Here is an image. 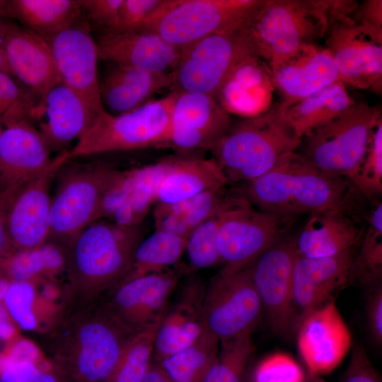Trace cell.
<instances>
[{"mask_svg":"<svg viewBox=\"0 0 382 382\" xmlns=\"http://www.w3.org/2000/svg\"><path fill=\"white\" fill-rule=\"evenodd\" d=\"M51 362L70 382H109L128 342L137 333L99 299L64 305L45 332Z\"/></svg>","mask_w":382,"mask_h":382,"instance_id":"1","label":"cell"},{"mask_svg":"<svg viewBox=\"0 0 382 382\" xmlns=\"http://www.w3.org/2000/svg\"><path fill=\"white\" fill-rule=\"evenodd\" d=\"M142 240L140 225L127 227L102 219L83 229L66 247L65 305L92 303L115 286Z\"/></svg>","mask_w":382,"mask_h":382,"instance_id":"2","label":"cell"},{"mask_svg":"<svg viewBox=\"0 0 382 382\" xmlns=\"http://www.w3.org/2000/svg\"><path fill=\"white\" fill-rule=\"evenodd\" d=\"M348 180L327 175L296 151L289 152L268 172L247 182L245 198L262 211L291 216L349 209Z\"/></svg>","mask_w":382,"mask_h":382,"instance_id":"3","label":"cell"},{"mask_svg":"<svg viewBox=\"0 0 382 382\" xmlns=\"http://www.w3.org/2000/svg\"><path fill=\"white\" fill-rule=\"evenodd\" d=\"M301 141L277 105L231 126L212 151L228 183H247L296 151Z\"/></svg>","mask_w":382,"mask_h":382,"instance_id":"4","label":"cell"},{"mask_svg":"<svg viewBox=\"0 0 382 382\" xmlns=\"http://www.w3.org/2000/svg\"><path fill=\"white\" fill-rule=\"evenodd\" d=\"M335 0H265L248 23L260 57L277 62L318 44L328 32Z\"/></svg>","mask_w":382,"mask_h":382,"instance_id":"5","label":"cell"},{"mask_svg":"<svg viewBox=\"0 0 382 382\" xmlns=\"http://www.w3.org/2000/svg\"><path fill=\"white\" fill-rule=\"evenodd\" d=\"M175 93L148 101L119 115L100 114L67 151V161L113 151L141 149L167 144Z\"/></svg>","mask_w":382,"mask_h":382,"instance_id":"6","label":"cell"},{"mask_svg":"<svg viewBox=\"0 0 382 382\" xmlns=\"http://www.w3.org/2000/svg\"><path fill=\"white\" fill-rule=\"evenodd\" d=\"M381 118L378 108L356 102L339 117L303 136L296 152L321 173L351 181Z\"/></svg>","mask_w":382,"mask_h":382,"instance_id":"7","label":"cell"},{"mask_svg":"<svg viewBox=\"0 0 382 382\" xmlns=\"http://www.w3.org/2000/svg\"><path fill=\"white\" fill-rule=\"evenodd\" d=\"M66 162L57 173L47 238L64 247L96 221L103 195L122 171L103 163Z\"/></svg>","mask_w":382,"mask_h":382,"instance_id":"8","label":"cell"},{"mask_svg":"<svg viewBox=\"0 0 382 382\" xmlns=\"http://www.w3.org/2000/svg\"><path fill=\"white\" fill-rule=\"evenodd\" d=\"M265 0H163L137 31L182 47L246 23Z\"/></svg>","mask_w":382,"mask_h":382,"instance_id":"9","label":"cell"},{"mask_svg":"<svg viewBox=\"0 0 382 382\" xmlns=\"http://www.w3.org/2000/svg\"><path fill=\"white\" fill-rule=\"evenodd\" d=\"M248 21L180 47L178 62L171 72L173 91L215 96L242 59L250 55L260 57Z\"/></svg>","mask_w":382,"mask_h":382,"instance_id":"10","label":"cell"},{"mask_svg":"<svg viewBox=\"0 0 382 382\" xmlns=\"http://www.w3.org/2000/svg\"><path fill=\"white\" fill-rule=\"evenodd\" d=\"M351 12L344 7L332 9L324 47L341 82L381 93L382 30L354 21Z\"/></svg>","mask_w":382,"mask_h":382,"instance_id":"11","label":"cell"},{"mask_svg":"<svg viewBox=\"0 0 382 382\" xmlns=\"http://www.w3.org/2000/svg\"><path fill=\"white\" fill-rule=\"evenodd\" d=\"M291 215L253 209L245 197L218 214L217 246L221 270L235 272L255 260L280 240Z\"/></svg>","mask_w":382,"mask_h":382,"instance_id":"12","label":"cell"},{"mask_svg":"<svg viewBox=\"0 0 382 382\" xmlns=\"http://www.w3.org/2000/svg\"><path fill=\"white\" fill-rule=\"evenodd\" d=\"M202 309L207 331L219 342L251 333L263 311L249 265L221 270L204 288Z\"/></svg>","mask_w":382,"mask_h":382,"instance_id":"13","label":"cell"},{"mask_svg":"<svg viewBox=\"0 0 382 382\" xmlns=\"http://www.w3.org/2000/svg\"><path fill=\"white\" fill-rule=\"evenodd\" d=\"M67 151L42 174L21 187L0 192V214L14 250L35 248L47 241L50 189Z\"/></svg>","mask_w":382,"mask_h":382,"instance_id":"14","label":"cell"},{"mask_svg":"<svg viewBox=\"0 0 382 382\" xmlns=\"http://www.w3.org/2000/svg\"><path fill=\"white\" fill-rule=\"evenodd\" d=\"M183 274V268L175 267L135 277L100 299L123 325L139 332L159 324Z\"/></svg>","mask_w":382,"mask_h":382,"instance_id":"15","label":"cell"},{"mask_svg":"<svg viewBox=\"0 0 382 382\" xmlns=\"http://www.w3.org/2000/svg\"><path fill=\"white\" fill-rule=\"evenodd\" d=\"M82 14L47 42L62 82L81 98L95 120L105 110L99 91V57L88 21Z\"/></svg>","mask_w":382,"mask_h":382,"instance_id":"16","label":"cell"},{"mask_svg":"<svg viewBox=\"0 0 382 382\" xmlns=\"http://www.w3.org/2000/svg\"><path fill=\"white\" fill-rule=\"evenodd\" d=\"M24 112L3 119L0 137V192L14 189L34 180L58 161L40 131L23 117Z\"/></svg>","mask_w":382,"mask_h":382,"instance_id":"17","label":"cell"},{"mask_svg":"<svg viewBox=\"0 0 382 382\" xmlns=\"http://www.w3.org/2000/svg\"><path fill=\"white\" fill-rule=\"evenodd\" d=\"M355 248L323 258L296 257L292 272V331L311 311L332 301L349 282Z\"/></svg>","mask_w":382,"mask_h":382,"instance_id":"18","label":"cell"},{"mask_svg":"<svg viewBox=\"0 0 382 382\" xmlns=\"http://www.w3.org/2000/svg\"><path fill=\"white\" fill-rule=\"evenodd\" d=\"M296 332L300 356L311 376L332 371L352 345L350 332L335 301L308 313Z\"/></svg>","mask_w":382,"mask_h":382,"instance_id":"19","label":"cell"},{"mask_svg":"<svg viewBox=\"0 0 382 382\" xmlns=\"http://www.w3.org/2000/svg\"><path fill=\"white\" fill-rule=\"evenodd\" d=\"M296 257L294 240H279L249 265L251 278L274 331H292L291 296Z\"/></svg>","mask_w":382,"mask_h":382,"instance_id":"20","label":"cell"},{"mask_svg":"<svg viewBox=\"0 0 382 382\" xmlns=\"http://www.w3.org/2000/svg\"><path fill=\"white\" fill-rule=\"evenodd\" d=\"M175 93L167 144L181 149L212 151L231 126V115L214 96Z\"/></svg>","mask_w":382,"mask_h":382,"instance_id":"21","label":"cell"},{"mask_svg":"<svg viewBox=\"0 0 382 382\" xmlns=\"http://www.w3.org/2000/svg\"><path fill=\"white\" fill-rule=\"evenodd\" d=\"M268 66L274 89L281 98L280 108L340 81L330 52L318 44L304 45Z\"/></svg>","mask_w":382,"mask_h":382,"instance_id":"22","label":"cell"},{"mask_svg":"<svg viewBox=\"0 0 382 382\" xmlns=\"http://www.w3.org/2000/svg\"><path fill=\"white\" fill-rule=\"evenodd\" d=\"M1 46L13 76L41 98L62 82L49 43L25 28L12 23Z\"/></svg>","mask_w":382,"mask_h":382,"instance_id":"23","label":"cell"},{"mask_svg":"<svg viewBox=\"0 0 382 382\" xmlns=\"http://www.w3.org/2000/svg\"><path fill=\"white\" fill-rule=\"evenodd\" d=\"M96 42L99 59L151 72L171 73L180 57V47L148 32L102 33Z\"/></svg>","mask_w":382,"mask_h":382,"instance_id":"24","label":"cell"},{"mask_svg":"<svg viewBox=\"0 0 382 382\" xmlns=\"http://www.w3.org/2000/svg\"><path fill=\"white\" fill-rule=\"evenodd\" d=\"M204 286L192 279L170 303L156 331L154 354L161 361L197 342L207 332L203 316Z\"/></svg>","mask_w":382,"mask_h":382,"instance_id":"25","label":"cell"},{"mask_svg":"<svg viewBox=\"0 0 382 382\" xmlns=\"http://www.w3.org/2000/svg\"><path fill=\"white\" fill-rule=\"evenodd\" d=\"M346 209H328L311 214L294 240L297 255L323 258L357 247L365 226Z\"/></svg>","mask_w":382,"mask_h":382,"instance_id":"26","label":"cell"},{"mask_svg":"<svg viewBox=\"0 0 382 382\" xmlns=\"http://www.w3.org/2000/svg\"><path fill=\"white\" fill-rule=\"evenodd\" d=\"M274 90L268 64L250 55L233 67L214 96L229 115L250 118L271 107Z\"/></svg>","mask_w":382,"mask_h":382,"instance_id":"27","label":"cell"},{"mask_svg":"<svg viewBox=\"0 0 382 382\" xmlns=\"http://www.w3.org/2000/svg\"><path fill=\"white\" fill-rule=\"evenodd\" d=\"M172 86L171 73L151 72L117 64H112L99 80L103 105L117 115L139 107L155 93Z\"/></svg>","mask_w":382,"mask_h":382,"instance_id":"28","label":"cell"},{"mask_svg":"<svg viewBox=\"0 0 382 382\" xmlns=\"http://www.w3.org/2000/svg\"><path fill=\"white\" fill-rule=\"evenodd\" d=\"M47 120L40 125L50 149H61L79 137L94 120L81 98L63 82L41 101Z\"/></svg>","mask_w":382,"mask_h":382,"instance_id":"29","label":"cell"},{"mask_svg":"<svg viewBox=\"0 0 382 382\" xmlns=\"http://www.w3.org/2000/svg\"><path fill=\"white\" fill-rule=\"evenodd\" d=\"M228 183L213 158H172L159 184L156 204L180 202Z\"/></svg>","mask_w":382,"mask_h":382,"instance_id":"30","label":"cell"},{"mask_svg":"<svg viewBox=\"0 0 382 382\" xmlns=\"http://www.w3.org/2000/svg\"><path fill=\"white\" fill-rule=\"evenodd\" d=\"M242 198L230 195L224 186L180 202L156 204L154 212L156 229L187 238L198 225L217 216Z\"/></svg>","mask_w":382,"mask_h":382,"instance_id":"31","label":"cell"},{"mask_svg":"<svg viewBox=\"0 0 382 382\" xmlns=\"http://www.w3.org/2000/svg\"><path fill=\"white\" fill-rule=\"evenodd\" d=\"M355 103L345 85L337 81L285 108H279L296 136L301 139L345 112Z\"/></svg>","mask_w":382,"mask_h":382,"instance_id":"32","label":"cell"},{"mask_svg":"<svg viewBox=\"0 0 382 382\" xmlns=\"http://www.w3.org/2000/svg\"><path fill=\"white\" fill-rule=\"evenodd\" d=\"M11 17L46 41L71 25L82 14V0H13Z\"/></svg>","mask_w":382,"mask_h":382,"instance_id":"33","label":"cell"},{"mask_svg":"<svg viewBox=\"0 0 382 382\" xmlns=\"http://www.w3.org/2000/svg\"><path fill=\"white\" fill-rule=\"evenodd\" d=\"M37 283L30 282H11L2 303L18 328L25 331L42 330L45 333L50 328V324L42 316L46 314L42 310L59 316L63 307L57 308L50 305L52 299L49 293L54 288L52 284L45 283L41 293L37 291ZM45 317L52 326L51 320Z\"/></svg>","mask_w":382,"mask_h":382,"instance_id":"34","label":"cell"},{"mask_svg":"<svg viewBox=\"0 0 382 382\" xmlns=\"http://www.w3.org/2000/svg\"><path fill=\"white\" fill-rule=\"evenodd\" d=\"M186 239L156 229L151 236L140 242L129 270L117 284L175 265L185 251Z\"/></svg>","mask_w":382,"mask_h":382,"instance_id":"35","label":"cell"},{"mask_svg":"<svg viewBox=\"0 0 382 382\" xmlns=\"http://www.w3.org/2000/svg\"><path fill=\"white\" fill-rule=\"evenodd\" d=\"M358 252L354 257L349 282L372 286L381 282L382 276V203L376 202L368 216Z\"/></svg>","mask_w":382,"mask_h":382,"instance_id":"36","label":"cell"},{"mask_svg":"<svg viewBox=\"0 0 382 382\" xmlns=\"http://www.w3.org/2000/svg\"><path fill=\"white\" fill-rule=\"evenodd\" d=\"M172 158L140 167L139 175L127 201L110 219L118 225L132 227L140 225L156 203L159 184L169 168Z\"/></svg>","mask_w":382,"mask_h":382,"instance_id":"37","label":"cell"},{"mask_svg":"<svg viewBox=\"0 0 382 382\" xmlns=\"http://www.w3.org/2000/svg\"><path fill=\"white\" fill-rule=\"evenodd\" d=\"M219 347V341L207 332L192 345L158 361L174 382H202Z\"/></svg>","mask_w":382,"mask_h":382,"instance_id":"38","label":"cell"},{"mask_svg":"<svg viewBox=\"0 0 382 382\" xmlns=\"http://www.w3.org/2000/svg\"><path fill=\"white\" fill-rule=\"evenodd\" d=\"M254 352L250 332L219 342L216 358L202 382H243Z\"/></svg>","mask_w":382,"mask_h":382,"instance_id":"39","label":"cell"},{"mask_svg":"<svg viewBox=\"0 0 382 382\" xmlns=\"http://www.w3.org/2000/svg\"><path fill=\"white\" fill-rule=\"evenodd\" d=\"M158 325L133 336L109 382H142L152 361Z\"/></svg>","mask_w":382,"mask_h":382,"instance_id":"40","label":"cell"},{"mask_svg":"<svg viewBox=\"0 0 382 382\" xmlns=\"http://www.w3.org/2000/svg\"><path fill=\"white\" fill-rule=\"evenodd\" d=\"M351 183L364 196L373 200L382 192V120L376 125L366 152Z\"/></svg>","mask_w":382,"mask_h":382,"instance_id":"41","label":"cell"},{"mask_svg":"<svg viewBox=\"0 0 382 382\" xmlns=\"http://www.w3.org/2000/svg\"><path fill=\"white\" fill-rule=\"evenodd\" d=\"M218 215L195 227L186 239L185 249L191 267L201 270L221 263L217 246Z\"/></svg>","mask_w":382,"mask_h":382,"instance_id":"42","label":"cell"},{"mask_svg":"<svg viewBox=\"0 0 382 382\" xmlns=\"http://www.w3.org/2000/svg\"><path fill=\"white\" fill-rule=\"evenodd\" d=\"M0 270L10 282H51L39 246L13 250L0 260Z\"/></svg>","mask_w":382,"mask_h":382,"instance_id":"43","label":"cell"},{"mask_svg":"<svg viewBox=\"0 0 382 382\" xmlns=\"http://www.w3.org/2000/svg\"><path fill=\"white\" fill-rule=\"evenodd\" d=\"M306 379L302 369L291 356L277 352L256 364L250 382H306Z\"/></svg>","mask_w":382,"mask_h":382,"instance_id":"44","label":"cell"},{"mask_svg":"<svg viewBox=\"0 0 382 382\" xmlns=\"http://www.w3.org/2000/svg\"><path fill=\"white\" fill-rule=\"evenodd\" d=\"M162 2L163 0H123L117 28L111 33L137 31Z\"/></svg>","mask_w":382,"mask_h":382,"instance_id":"45","label":"cell"},{"mask_svg":"<svg viewBox=\"0 0 382 382\" xmlns=\"http://www.w3.org/2000/svg\"><path fill=\"white\" fill-rule=\"evenodd\" d=\"M123 0H82V8L88 21L104 29L103 33L115 32Z\"/></svg>","mask_w":382,"mask_h":382,"instance_id":"46","label":"cell"},{"mask_svg":"<svg viewBox=\"0 0 382 382\" xmlns=\"http://www.w3.org/2000/svg\"><path fill=\"white\" fill-rule=\"evenodd\" d=\"M342 382H381L364 347H355Z\"/></svg>","mask_w":382,"mask_h":382,"instance_id":"47","label":"cell"},{"mask_svg":"<svg viewBox=\"0 0 382 382\" xmlns=\"http://www.w3.org/2000/svg\"><path fill=\"white\" fill-rule=\"evenodd\" d=\"M367 302V322L374 342L382 343V287L381 282L371 286Z\"/></svg>","mask_w":382,"mask_h":382,"instance_id":"48","label":"cell"},{"mask_svg":"<svg viewBox=\"0 0 382 382\" xmlns=\"http://www.w3.org/2000/svg\"><path fill=\"white\" fill-rule=\"evenodd\" d=\"M42 362L40 364L30 361L6 363L0 369V382H34Z\"/></svg>","mask_w":382,"mask_h":382,"instance_id":"49","label":"cell"},{"mask_svg":"<svg viewBox=\"0 0 382 382\" xmlns=\"http://www.w3.org/2000/svg\"><path fill=\"white\" fill-rule=\"evenodd\" d=\"M349 16L356 22L382 30V1L366 0L357 4Z\"/></svg>","mask_w":382,"mask_h":382,"instance_id":"50","label":"cell"},{"mask_svg":"<svg viewBox=\"0 0 382 382\" xmlns=\"http://www.w3.org/2000/svg\"><path fill=\"white\" fill-rule=\"evenodd\" d=\"M23 93L11 76L0 71V110L5 112L21 101Z\"/></svg>","mask_w":382,"mask_h":382,"instance_id":"51","label":"cell"},{"mask_svg":"<svg viewBox=\"0 0 382 382\" xmlns=\"http://www.w3.org/2000/svg\"><path fill=\"white\" fill-rule=\"evenodd\" d=\"M18 328L4 303H0V339L13 344L19 338Z\"/></svg>","mask_w":382,"mask_h":382,"instance_id":"52","label":"cell"},{"mask_svg":"<svg viewBox=\"0 0 382 382\" xmlns=\"http://www.w3.org/2000/svg\"><path fill=\"white\" fill-rule=\"evenodd\" d=\"M142 382H174L166 373L161 363L154 359L151 361L149 368Z\"/></svg>","mask_w":382,"mask_h":382,"instance_id":"53","label":"cell"},{"mask_svg":"<svg viewBox=\"0 0 382 382\" xmlns=\"http://www.w3.org/2000/svg\"><path fill=\"white\" fill-rule=\"evenodd\" d=\"M13 250L6 231L4 219L0 214V260Z\"/></svg>","mask_w":382,"mask_h":382,"instance_id":"54","label":"cell"},{"mask_svg":"<svg viewBox=\"0 0 382 382\" xmlns=\"http://www.w3.org/2000/svg\"><path fill=\"white\" fill-rule=\"evenodd\" d=\"M6 17L0 16V45L13 23L6 18Z\"/></svg>","mask_w":382,"mask_h":382,"instance_id":"55","label":"cell"},{"mask_svg":"<svg viewBox=\"0 0 382 382\" xmlns=\"http://www.w3.org/2000/svg\"><path fill=\"white\" fill-rule=\"evenodd\" d=\"M0 71L13 76L1 45H0Z\"/></svg>","mask_w":382,"mask_h":382,"instance_id":"56","label":"cell"},{"mask_svg":"<svg viewBox=\"0 0 382 382\" xmlns=\"http://www.w3.org/2000/svg\"><path fill=\"white\" fill-rule=\"evenodd\" d=\"M10 282L0 270V303L3 301Z\"/></svg>","mask_w":382,"mask_h":382,"instance_id":"57","label":"cell"},{"mask_svg":"<svg viewBox=\"0 0 382 382\" xmlns=\"http://www.w3.org/2000/svg\"><path fill=\"white\" fill-rule=\"evenodd\" d=\"M0 16L11 17L10 1L0 0Z\"/></svg>","mask_w":382,"mask_h":382,"instance_id":"58","label":"cell"},{"mask_svg":"<svg viewBox=\"0 0 382 382\" xmlns=\"http://www.w3.org/2000/svg\"><path fill=\"white\" fill-rule=\"evenodd\" d=\"M306 382H327L323 376H311L308 374Z\"/></svg>","mask_w":382,"mask_h":382,"instance_id":"59","label":"cell"},{"mask_svg":"<svg viewBox=\"0 0 382 382\" xmlns=\"http://www.w3.org/2000/svg\"><path fill=\"white\" fill-rule=\"evenodd\" d=\"M3 125L4 124H3V122H2L1 120V117H0V137H1V133H2V132H3L4 129V127H3Z\"/></svg>","mask_w":382,"mask_h":382,"instance_id":"60","label":"cell"},{"mask_svg":"<svg viewBox=\"0 0 382 382\" xmlns=\"http://www.w3.org/2000/svg\"><path fill=\"white\" fill-rule=\"evenodd\" d=\"M4 114V112L0 110V116H2Z\"/></svg>","mask_w":382,"mask_h":382,"instance_id":"61","label":"cell"}]
</instances>
